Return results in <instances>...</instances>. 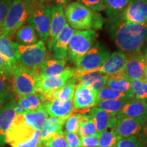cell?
<instances>
[{
	"label": "cell",
	"mask_w": 147,
	"mask_h": 147,
	"mask_svg": "<svg viewBox=\"0 0 147 147\" xmlns=\"http://www.w3.org/2000/svg\"><path fill=\"white\" fill-rule=\"evenodd\" d=\"M139 138L143 143H146L147 144V119L145 123L143 126L142 131L139 134Z\"/></svg>",
	"instance_id": "cell-47"
},
{
	"label": "cell",
	"mask_w": 147,
	"mask_h": 147,
	"mask_svg": "<svg viewBox=\"0 0 147 147\" xmlns=\"http://www.w3.org/2000/svg\"><path fill=\"white\" fill-rule=\"evenodd\" d=\"M144 80L145 81L147 82V66L146 67V69H145L144 71Z\"/></svg>",
	"instance_id": "cell-50"
},
{
	"label": "cell",
	"mask_w": 147,
	"mask_h": 147,
	"mask_svg": "<svg viewBox=\"0 0 147 147\" xmlns=\"http://www.w3.org/2000/svg\"><path fill=\"white\" fill-rule=\"evenodd\" d=\"M101 134H98L93 136L80 137L82 147H97L98 146V141Z\"/></svg>",
	"instance_id": "cell-44"
},
{
	"label": "cell",
	"mask_w": 147,
	"mask_h": 147,
	"mask_svg": "<svg viewBox=\"0 0 147 147\" xmlns=\"http://www.w3.org/2000/svg\"><path fill=\"white\" fill-rule=\"evenodd\" d=\"M98 134L91 116L87 114L81 115L80 120H79L78 130L79 137L93 136Z\"/></svg>",
	"instance_id": "cell-30"
},
{
	"label": "cell",
	"mask_w": 147,
	"mask_h": 147,
	"mask_svg": "<svg viewBox=\"0 0 147 147\" xmlns=\"http://www.w3.org/2000/svg\"><path fill=\"white\" fill-rule=\"evenodd\" d=\"M36 0H13L0 29V37H12L28 19Z\"/></svg>",
	"instance_id": "cell-3"
},
{
	"label": "cell",
	"mask_w": 147,
	"mask_h": 147,
	"mask_svg": "<svg viewBox=\"0 0 147 147\" xmlns=\"http://www.w3.org/2000/svg\"><path fill=\"white\" fill-rule=\"evenodd\" d=\"M71 1V0H57V3H61V4L63 5V3H68Z\"/></svg>",
	"instance_id": "cell-48"
},
{
	"label": "cell",
	"mask_w": 147,
	"mask_h": 147,
	"mask_svg": "<svg viewBox=\"0 0 147 147\" xmlns=\"http://www.w3.org/2000/svg\"><path fill=\"white\" fill-rule=\"evenodd\" d=\"M14 96V94L12 91L0 94V110L6 103L13 99Z\"/></svg>",
	"instance_id": "cell-46"
},
{
	"label": "cell",
	"mask_w": 147,
	"mask_h": 147,
	"mask_svg": "<svg viewBox=\"0 0 147 147\" xmlns=\"http://www.w3.org/2000/svg\"><path fill=\"white\" fill-rule=\"evenodd\" d=\"M122 19L134 23H147V0H130L123 12Z\"/></svg>",
	"instance_id": "cell-13"
},
{
	"label": "cell",
	"mask_w": 147,
	"mask_h": 147,
	"mask_svg": "<svg viewBox=\"0 0 147 147\" xmlns=\"http://www.w3.org/2000/svg\"><path fill=\"white\" fill-rule=\"evenodd\" d=\"M16 101V115H20L26 112H33L40 109V108L43 107L45 103L42 95L39 93L19 97Z\"/></svg>",
	"instance_id": "cell-22"
},
{
	"label": "cell",
	"mask_w": 147,
	"mask_h": 147,
	"mask_svg": "<svg viewBox=\"0 0 147 147\" xmlns=\"http://www.w3.org/2000/svg\"><path fill=\"white\" fill-rule=\"evenodd\" d=\"M37 131L25 123L21 114L17 115L5 135V144L14 147L28 142L34 138Z\"/></svg>",
	"instance_id": "cell-8"
},
{
	"label": "cell",
	"mask_w": 147,
	"mask_h": 147,
	"mask_svg": "<svg viewBox=\"0 0 147 147\" xmlns=\"http://www.w3.org/2000/svg\"><path fill=\"white\" fill-rule=\"evenodd\" d=\"M147 64L144 57L140 52L127 56L123 72L130 80H144V71Z\"/></svg>",
	"instance_id": "cell-15"
},
{
	"label": "cell",
	"mask_w": 147,
	"mask_h": 147,
	"mask_svg": "<svg viewBox=\"0 0 147 147\" xmlns=\"http://www.w3.org/2000/svg\"><path fill=\"white\" fill-rule=\"evenodd\" d=\"M76 1L91 9L93 12H97L104 10L105 0H76Z\"/></svg>",
	"instance_id": "cell-39"
},
{
	"label": "cell",
	"mask_w": 147,
	"mask_h": 147,
	"mask_svg": "<svg viewBox=\"0 0 147 147\" xmlns=\"http://www.w3.org/2000/svg\"><path fill=\"white\" fill-rule=\"evenodd\" d=\"M66 24V18L64 13L63 5L57 3L53 5L51 10V22L50 32L47 40V48L50 53H52L56 42L57 38Z\"/></svg>",
	"instance_id": "cell-11"
},
{
	"label": "cell",
	"mask_w": 147,
	"mask_h": 147,
	"mask_svg": "<svg viewBox=\"0 0 147 147\" xmlns=\"http://www.w3.org/2000/svg\"><path fill=\"white\" fill-rule=\"evenodd\" d=\"M110 31L116 45L129 55L140 52L147 41V23L138 24L119 20Z\"/></svg>",
	"instance_id": "cell-1"
},
{
	"label": "cell",
	"mask_w": 147,
	"mask_h": 147,
	"mask_svg": "<svg viewBox=\"0 0 147 147\" xmlns=\"http://www.w3.org/2000/svg\"><path fill=\"white\" fill-rule=\"evenodd\" d=\"M76 71V68L67 67L63 73L57 76L50 77L38 76L37 93H43L60 89L69 78L74 76Z\"/></svg>",
	"instance_id": "cell-12"
},
{
	"label": "cell",
	"mask_w": 147,
	"mask_h": 147,
	"mask_svg": "<svg viewBox=\"0 0 147 147\" xmlns=\"http://www.w3.org/2000/svg\"><path fill=\"white\" fill-rule=\"evenodd\" d=\"M0 55L14 68L18 64V45L10 37H0Z\"/></svg>",
	"instance_id": "cell-23"
},
{
	"label": "cell",
	"mask_w": 147,
	"mask_h": 147,
	"mask_svg": "<svg viewBox=\"0 0 147 147\" xmlns=\"http://www.w3.org/2000/svg\"><path fill=\"white\" fill-rule=\"evenodd\" d=\"M64 13L71 28L77 30L102 28L104 23L102 16L78 1L68 3L64 9Z\"/></svg>",
	"instance_id": "cell-2"
},
{
	"label": "cell",
	"mask_w": 147,
	"mask_h": 147,
	"mask_svg": "<svg viewBox=\"0 0 147 147\" xmlns=\"http://www.w3.org/2000/svg\"><path fill=\"white\" fill-rule=\"evenodd\" d=\"M131 80L123 71L108 76L106 87L123 93L131 92Z\"/></svg>",
	"instance_id": "cell-27"
},
{
	"label": "cell",
	"mask_w": 147,
	"mask_h": 147,
	"mask_svg": "<svg viewBox=\"0 0 147 147\" xmlns=\"http://www.w3.org/2000/svg\"><path fill=\"white\" fill-rule=\"evenodd\" d=\"M76 85L77 82L74 77L69 78L63 87L59 89L57 100L61 101L72 100Z\"/></svg>",
	"instance_id": "cell-33"
},
{
	"label": "cell",
	"mask_w": 147,
	"mask_h": 147,
	"mask_svg": "<svg viewBox=\"0 0 147 147\" xmlns=\"http://www.w3.org/2000/svg\"><path fill=\"white\" fill-rule=\"evenodd\" d=\"M81 114L73 112L68 118L66 120L64 126H65V131L71 133L78 134L79 120H80Z\"/></svg>",
	"instance_id": "cell-37"
},
{
	"label": "cell",
	"mask_w": 147,
	"mask_h": 147,
	"mask_svg": "<svg viewBox=\"0 0 147 147\" xmlns=\"http://www.w3.org/2000/svg\"><path fill=\"white\" fill-rule=\"evenodd\" d=\"M68 117L57 118V117H51L48 118L45 123L44 124L40 133V144H42L44 141L50 138L55 134L63 133V127Z\"/></svg>",
	"instance_id": "cell-24"
},
{
	"label": "cell",
	"mask_w": 147,
	"mask_h": 147,
	"mask_svg": "<svg viewBox=\"0 0 147 147\" xmlns=\"http://www.w3.org/2000/svg\"><path fill=\"white\" fill-rule=\"evenodd\" d=\"M108 75L104 74L102 76L99 77L97 79L93 80L87 84L86 87L91 88V89L97 93H98L103 87H104L106 86V82H107L108 78Z\"/></svg>",
	"instance_id": "cell-41"
},
{
	"label": "cell",
	"mask_w": 147,
	"mask_h": 147,
	"mask_svg": "<svg viewBox=\"0 0 147 147\" xmlns=\"http://www.w3.org/2000/svg\"><path fill=\"white\" fill-rule=\"evenodd\" d=\"M117 119H147V102L131 98L116 115Z\"/></svg>",
	"instance_id": "cell-16"
},
{
	"label": "cell",
	"mask_w": 147,
	"mask_h": 147,
	"mask_svg": "<svg viewBox=\"0 0 147 147\" xmlns=\"http://www.w3.org/2000/svg\"><path fill=\"white\" fill-rule=\"evenodd\" d=\"M110 55V52L106 48L100 44H96L74 63L76 71L82 72L94 71L104 64Z\"/></svg>",
	"instance_id": "cell-9"
},
{
	"label": "cell",
	"mask_w": 147,
	"mask_h": 147,
	"mask_svg": "<svg viewBox=\"0 0 147 147\" xmlns=\"http://www.w3.org/2000/svg\"><path fill=\"white\" fill-rule=\"evenodd\" d=\"M52 7L50 3L37 1L27 21L34 27L38 36L44 42L47 41L50 32Z\"/></svg>",
	"instance_id": "cell-7"
},
{
	"label": "cell",
	"mask_w": 147,
	"mask_h": 147,
	"mask_svg": "<svg viewBox=\"0 0 147 147\" xmlns=\"http://www.w3.org/2000/svg\"><path fill=\"white\" fill-rule=\"evenodd\" d=\"M127 100L121 99V100L98 101L95 104V107L100 108L108 113L116 115Z\"/></svg>",
	"instance_id": "cell-32"
},
{
	"label": "cell",
	"mask_w": 147,
	"mask_h": 147,
	"mask_svg": "<svg viewBox=\"0 0 147 147\" xmlns=\"http://www.w3.org/2000/svg\"><path fill=\"white\" fill-rule=\"evenodd\" d=\"M36 1L40 3H47V2H49V1H54V0H36Z\"/></svg>",
	"instance_id": "cell-49"
},
{
	"label": "cell",
	"mask_w": 147,
	"mask_h": 147,
	"mask_svg": "<svg viewBox=\"0 0 147 147\" xmlns=\"http://www.w3.org/2000/svg\"><path fill=\"white\" fill-rule=\"evenodd\" d=\"M127 60V56L126 54L121 51H117L110 55L104 64L95 71H101L108 76L123 72L125 67Z\"/></svg>",
	"instance_id": "cell-18"
},
{
	"label": "cell",
	"mask_w": 147,
	"mask_h": 147,
	"mask_svg": "<svg viewBox=\"0 0 147 147\" xmlns=\"http://www.w3.org/2000/svg\"><path fill=\"white\" fill-rule=\"evenodd\" d=\"M44 108L48 115H50L51 117H68L74 111L73 101L72 100L66 101L55 100L45 103Z\"/></svg>",
	"instance_id": "cell-21"
},
{
	"label": "cell",
	"mask_w": 147,
	"mask_h": 147,
	"mask_svg": "<svg viewBox=\"0 0 147 147\" xmlns=\"http://www.w3.org/2000/svg\"><path fill=\"white\" fill-rule=\"evenodd\" d=\"M49 58L45 42L40 40L31 45H18V65L39 75L40 67Z\"/></svg>",
	"instance_id": "cell-4"
},
{
	"label": "cell",
	"mask_w": 147,
	"mask_h": 147,
	"mask_svg": "<svg viewBox=\"0 0 147 147\" xmlns=\"http://www.w3.org/2000/svg\"><path fill=\"white\" fill-rule=\"evenodd\" d=\"M115 147H144L141 140L137 136L121 138Z\"/></svg>",
	"instance_id": "cell-38"
},
{
	"label": "cell",
	"mask_w": 147,
	"mask_h": 147,
	"mask_svg": "<svg viewBox=\"0 0 147 147\" xmlns=\"http://www.w3.org/2000/svg\"><path fill=\"white\" fill-rule=\"evenodd\" d=\"M66 61L55 58H48L42 63L40 69V77H50L57 76L65 69Z\"/></svg>",
	"instance_id": "cell-25"
},
{
	"label": "cell",
	"mask_w": 147,
	"mask_h": 147,
	"mask_svg": "<svg viewBox=\"0 0 147 147\" xmlns=\"http://www.w3.org/2000/svg\"><path fill=\"white\" fill-rule=\"evenodd\" d=\"M144 59H145V61H146V64H147V51L146 52V53H145V55H144Z\"/></svg>",
	"instance_id": "cell-51"
},
{
	"label": "cell",
	"mask_w": 147,
	"mask_h": 147,
	"mask_svg": "<svg viewBox=\"0 0 147 147\" xmlns=\"http://www.w3.org/2000/svg\"><path fill=\"white\" fill-rule=\"evenodd\" d=\"M131 89L137 100L147 101V82L144 80H131Z\"/></svg>",
	"instance_id": "cell-34"
},
{
	"label": "cell",
	"mask_w": 147,
	"mask_h": 147,
	"mask_svg": "<svg viewBox=\"0 0 147 147\" xmlns=\"http://www.w3.org/2000/svg\"><path fill=\"white\" fill-rule=\"evenodd\" d=\"M147 119H117L114 131L120 138L136 136L142 131Z\"/></svg>",
	"instance_id": "cell-14"
},
{
	"label": "cell",
	"mask_w": 147,
	"mask_h": 147,
	"mask_svg": "<svg viewBox=\"0 0 147 147\" xmlns=\"http://www.w3.org/2000/svg\"><path fill=\"white\" fill-rule=\"evenodd\" d=\"M38 36L34 27L30 24L23 25L16 32V42L19 45H31L38 42Z\"/></svg>",
	"instance_id": "cell-28"
},
{
	"label": "cell",
	"mask_w": 147,
	"mask_h": 147,
	"mask_svg": "<svg viewBox=\"0 0 147 147\" xmlns=\"http://www.w3.org/2000/svg\"><path fill=\"white\" fill-rule=\"evenodd\" d=\"M120 138L113 129H110V131L106 130L101 134L98 141V146L115 147Z\"/></svg>",
	"instance_id": "cell-35"
},
{
	"label": "cell",
	"mask_w": 147,
	"mask_h": 147,
	"mask_svg": "<svg viewBox=\"0 0 147 147\" xmlns=\"http://www.w3.org/2000/svg\"><path fill=\"white\" fill-rule=\"evenodd\" d=\"M130 0H105L104 10L110 18L117 20L122 14Z\"/></svg>",
	"instance_id": "cell-29"
},
{
	"label": "cell",
	"mask_w": 147,
	"mask_h": 147,
	"mask_svg": "<svg viewBox=\"0 0 147 147\" xmlns=\"http://www.w3.org/2000/svg\"><path fill=\"white\" fill-rule=\"evenodd\" d=\"M97 34L93 29L75 31L67 46V59L76 63L93 47Z\"/></svg>",
	"instance_id": "cell-6"
},
{
	"label": "cell",
	"mask_w": 147,
	"mask_h": 147,
	"mask_svg": "<svg viewBox=\"0 0 147 147\" xmlns=\"http://www.w3.org/2000/svg\"><path fill=\"white\" fill-rule=\"evenodd\" d=\"M23 121L27 125L35 129L41 131L44 124L48 119V114L43 107L33 112H26L21 114Z\"/></svg>",
	"instance_id": "cell-26"
},
{
	"label": "cell",
	"mask_w": 147,
	"mask_h": 147,
	"mask_svg": "<svg viewBox=\"0 0 147 147\" xmlns=\"http://www.w3.org/2000/svg\"><path fill=\"white\" fill-rule=\"evenodd\" d=\"M12 70H13L12 66L0 55V71H2L9 76H11Z\"/></svg>",
	"instance_id": "cell-45"
},
{
	"label": "cell",
	"mask_w": 147,
	"mask_h": 147,
	"mask_svg": "<svg viewBox=\"0 0 147 147\" xmlns=\"http://www.w3.org/2000/svg\"><path fill=\"white\" fill-rule=\"evenodd\" d=\"M11 91H12L11 76H9L2 71H0V94Z\"/></svg>",
	"instance_id": "cell-40"
},
{
	"label": "cell",
	"mask_w": 147,
	"mask_h": 147,
	"mask_svg": "<svg viewBox=\"0 0 147 147\" xmlns=\"http://www.w3.org/2000/svg\"><path fill=\"white\" fill-rule=\"evenodd\" d=\"M89 113L97 133L102 134L108 129H114L117 121L116 115L106 113L97 107L92 108Z\"/></svg>",
	"instance_id": "cell-19"
},
{
	"label": "cell",
	"mask_w": 147,
	"mask_h": 147,
	"mask_svg": "<svg viewBox=\"0 0 147 147\" xmlns=\"http://www.w3.org/2000/svg\"><path fill=\"white\" fill-rule=\"evenodd\" d=\"M63 134L68 147H82L81 141L78 134L65 131Z\"/></svg>",
	"instance_id": "cell-42"
},
{
	"label": "cell",
	"mask_w": 147,
	"mask_h": 147,
	"mask_svg": "<svg viewBox=\"0 0 147 147\" xmlns=\"http://www.w3.org/2000/svg\"><path fill=\"white\" fill-rule=\"evenodd\" d=\"M42 147H68L63 133L56 134L42 143Z\"/></svg>",
	"instance_id": "cell-36"
},
{
	"label": "cell",
	"mask_w": 147,
	"mask_h": 147,
	"mask_svg": "<svg viewBox=\"0 0 147 147\" xmlns=\"http://www.w3.org/2000/svg\"><path fill=\"white\" fill-rule=\"evenodd\" d=\"M12 1L13 0H0V29L12 5Z\"/></svg>",
	"instance_id": "cell-43"
},
{
	"label": "cell",
	"mask_w": 147,
	"mask_h": 147,
	"mask_svg": "<svg viewBox=\"0 0 147 147\" xmlns=\"http://www.w3.org/2000/svg\"><path fill=\"white\" fill-rule=\"evenodd\" d=\"M74 32V29L71 28L68 23L65 24L63 29L57 38L56 42L53 49V58L65 61H67V46Z\"/></svg>",
	"instance_id": "cell-20"
},
{
	"label": "cell",
	"mask_w": 147,
	"mask_h": 147,
	"mask_svg": "<svg viewBox=\"0 0 147 147\" xmlns=\"http://www.w3.org/2000/svg\"><path fill=\"white\" fill-rule=\"evenodd\" d=\"M134 97L133 92L123 93L115 90L111 89L105 86L97 93V102L104 100H130Z\"/></svg>",
	"instance_id": "cell-31"
},
{
	"label": "cell",
	"mask_w": 147,
	"mask_h": 147,
	"mask_svg": "<svg viewBox=\"0 0 147 147\" xmlns=\"http://www.w3.org/2000/svg\"><path fill=\"white\" fill-rule=\"evenodd\" d=\"M73 98V112L86 114L95 107L97 102V93L91 88L78 84L76 87Z\"/></svg>",
	"instance_id": "cell-10"
},
{
	"label": "cell",
	"mask_w": 147,
	"mask_h": 147,
	"mask_svg": "<svg viewBox=\"0 0 147 147\" xmlns=\"http://www.w3.org/2000/svg\"><path fill=\"white\" fill-rule=\"evenodd\" d=\"M16 98L12 99L0 110V147L5 144V135L16 117Z\"/></svg>",
	"instance_id": "cell-17"
},
{
	"label": "cell",
	"mask_w": 147,
	"mask_h": 147,
	"mask_svg": "<svg viewBox=\"0 0 147 147\" xmlns=\"http://www.w3.org/2000/svg\"><path fill=\"white\" fill-rule=\"evenodd\" d=\"M39 75L23 66L16 65L12 70V91L18 97L37 93Z\"/></svg>",
	"instance_id": "cell-5"
}]
</instances>
